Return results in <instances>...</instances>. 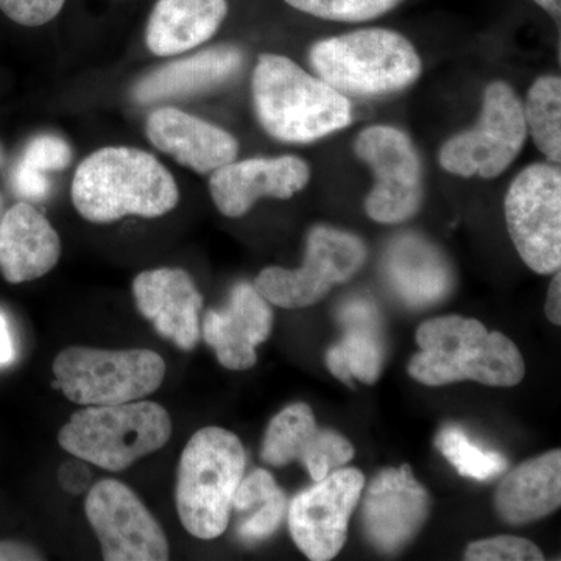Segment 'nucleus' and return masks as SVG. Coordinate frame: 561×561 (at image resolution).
Wrapping results in <instances>:
<instances>
[{
  "label": "nucleus",
  "instance_id": "nucleus-6",
  "mask_svg": "<svg viewBox=\"0 0 561 561\" xmlns=\"http://www.w3.org/2000/svg\"><path fill=\"white\" fill-rule=\"evenodd\" d=\"M172 430L171 415L158 402L84 405L61 427L58 443L76 459L116 472L164 448Z\"/></svg>",
  "mask_w": 561,
  "mask_h": 561
},
{
  "label": "nucleus",
  "instance_id": "nucleus-31",
  "mask_svg": "<svg viewBox=\"0 0 561 561\" xmlns=\"http://www.w3.org/2000/svg\"><path fill=\"white\" fill-rule=\"evenodd\" d=\"M72 161V150L65 139L54 135H41L25 147L21 162L35 171L47 173L62 171Z\"/></svg>",
  "mask_w": 561,
  "mask_h": 561
},
{
  "label": "nucleus",
  "instance_id": "nucleus-29",
  "mask_svg": "<svg viewBox=\"0 0 561 561\" xmlns=\"http://www.w3.org/2000/svg\"><path fill=\"white\" fill-rule=\"evenodd\" d=\"M295 10L320 20L365 22L397 9L402 0H286Z\"/></svg>",
  "mask_w": 561,
  "mask_h": 561
},
{
  "label": "nucleus",
  "instance_id": "nucleus-30",
  "mask_svg": "<svg viewBox=\"0 0 561 561\" xmlns=\"http://www.w3.org/2000/svg\"><path fill=\"white\" fill-rule=\"evenodd\" d=\"M470 561H541L545 556L537 545L519 537H494L471 542L465 552Z\"/></svg>",
  "mask_w": 561,
  "mask_h": 561
},
{
  "label": "nucleus",
  "instance_id": "nucleus-27",
  "mask_svg": "<svg viewBox=\"0 0 561 561\" xmlns=\"http://www.w3.org/2000/svg\"><path fill=\"white\" fill-rule=\"evenodd\" d=\"M527 135L537 149L552 164L561 161V80L559 77H540L523 103Z\"/></svg>",
  "mask_w": 561,
  "mask_h": 561
},
{
  "label": "nucleus",
  "instance_id": "nucleus-38",
  "mask_svg": "<svg viewBox=\"0 0 561 561\" xmlns=\"http://www.w3.org/2000/svg\"><path fill=\"white\" fill-rule=\"evenodd\" d=\"M534 2L541 7L542 10L548 11L552 20L560 24L561 0H534Z\"/></svg>",
  "mask_w": 561,
  "mask_h": 561
},
{
  "label": "nucleus",
  "instance_id": "nucleus-1",
  "mask_svg": "<svg viewBox=\"0 0 561 561\" xmlns=\"http://www.w3.org/2000/svg\"><path fill=\"white\" fill-rule=\"evenodd\" d=\"M180 191L171 172L147 151L106 147L81 162L72 181V203L92 224H113L127 216L171 213Z\"/></svg>",
  "mask_w": 561,
  "mask_h": 561
},
{
  "label": "nucleus",
  "instance_id": "nucleus-4",
  "mask_svg": "<svg viewBox=\"0 0 561 561\" xmlns=\"http://www.w3.org/2000/svg\"><path fill=\"white\" fill-rule=\"evenodd\" d=\"M245 467V448L231 431L209 426L192 435L181 453L175 485L176 513L187 534L198 540L225 534Z\"/></svg>",
  "mask_w": 561,
  "mask_h": 561
},
{
  "label": "nucleus",
  "instance_id": "nucleus-23",
  "mask_svg": "<svg viewBox=\"0 0 561 561\" xmlns=\"http://www.w3.org/2000/svg\"><path fill=\"white\" fill-rule=\"evenodd\" d=\"M391 289L413 308L443 300L453 287V275L440 251L419 236H401L386 254Z\"/></svg>",
  "mask_w": 561,
  "mask_h": 561
},
{
  "label": "nucleus",
  "instance_id": "nucleus-16",
  "mask_svg": "<svg viewBox=\"0 0 561 561\" xmlns=\"http://www.w3.org/2000/svg\"><path fill=\"white\" fill-rule=\"evenodd\" d=\"M311 179L308 162L297 157L253 158L232 161L213 172L209 192L224 216L242 217L261 198L287 201L305 190Z\"/></svg>",
  "mask_w": 561,
  "mask_h": 561
},
{
  "label": "nucleus",
  "instance_id": "nucleus-2",
  "mask_svg": "<svg viewBox=\"0 0 561 561\" xmlns=\"http://www.w3.org/2000/svg\"><path fill=\"white\" fill-rule=\"evenodd\" d=\"M416 343L420 351L409 362V375L424 386L474 381L513 387L526 375L518 346L476 319L446 316L424 321Z\"/></svg>",
  "mask_w": 561,
  "mask_h": 561
},
{
  "label": "nucleus",
  "instance_id": "nucleus-10",
  "mask_svg": "<svg viewBox=\"0 0 561 561\" xmlns=\"http://www.w3.org/2000/svg\"><path fill=\"white\" fill-rule=\"evenodd\" d=\"M505 221L524 264L540 275L561 265L560 164L538 162L524 169L505 195Z\"/></svg>",
  "mask_w": 561,
  "mask_h": 561
},
{
  "label": "nucleus",
  "instance_id": "nucleus-33",
  "mask_svg": "<svg viewBox=\"0 0 561 561\" xmlns=\"http://www.w3.org/2000/svg\"><path fill=\"white\" fill-rule=\"evenodd\" d=\"M11 186L20 197L31 202L44 201L50 190L46 173L35 171L21 161L18 162L13 175H11Z\"/></svg>",
  "mask_w": 561,
  "mask_h": 561
},
{
  "label": "nucleus",
  "instance_id": "nucleus-37",
  "mask_svg": "<svg viewBox=\"0 0 561 561\" xmlns=\"http://www.w3.org/2000/svg\"><path fill=\"white\" fill-rule=\"evenodd\" d=\"M14 360V343L11 337L9 321L0 313V367H9Z\"/></svg>",
  "mask_w": 561,
  "mask_h": 561
},
{
  "label": "nucleus",
  "instance_id": "nucleus-35",
  "mask_svg": "<svg viewBox=\"0 0 561 561\" xmlns=\"http://www.w3.org/2000/svg\"><path fill=\"white\" fill-rule=\"evenodd\" d=\"M43 553L20 541H0V561H38Z\"/></svg>",
  "mask_w": 561,
  "mask_h": 561
},
{
  "label": "nucleus",
  "instance_id": "nucleus-11",
  "mask_svg": "<svg viewBox=\"0 0 561 561\" xmlns=\"http://www.w3.org/2000/svg\"><path fill=\"white\" fill-rule=\"evenodd\" d=\"M354 153L375 176L365 201L368 217L386 225L412 219L423 202V172L411 138L400 128L375 125L359 133Z\"/></svg>",
  "mask_w": 561,
  "mask_h": 561
},
{
  "label": "nucleus",
  "instance_id": "nucleus-22",
  "mask_svg": "<svg viewBox=\"0 0 561 561\" xmlns=\"http://www.w3.org/2000/svg\"><path fill=\"white\" fill-rule=\"evenodd\" d=\"M560 505V449L524 461L508 472L494 496L497 515L511 526L538 522L559 511Z\"/></svg>",
  "mask_w": 561,
  "mask_h": 561
},
{
  "label": "nucleus",
  "instance_id": "nucleus-14",
  "mask_svg": "<svg viewBox=\"0 0 561 561\" xmlns=\"http://www.w3.org/2000/svg\"><path fill=\"white\" fill-rule=\"evenodd\" d=\"M362 494L365 537L379 552L401 551L430 516V493L413 478L409 465L379 472Z\"/></svg>",
  "mask_w": 561,
  "mask_h": 561
},
{
  "label": "nucleus",
  "instance_id": "nucleus-18",
  "mask_svg": "<svg viewBox=\"0 0 561 561\" xmlns=\"http://www.w3.org/2000/svg\"><path fill=\"white\" fill-rule=\"evenodd\" d=\"M271 302L249 283L232 289L220 311L210 309L202 321V337L228 370H249L256 364V348L271 337Z\"/></svg>",
  "mask_w": 561,
  "mask_h": 561
},
{
  "label": "nucleus",
  "instance_id": "nucleus-32",
  "mask_svg": "<svg viewBox=\"0 0 561 561\" xmlns=\"http://www.w3.org/2000/svg\"><path fill=\"white\" fill-rule=\"evenodd\" d=\"M66 0H0V10L16 24L39 27L58 16Z\"/></svg>",
  "mask_w": 561,
  "mask_h": 561
},
{
  "label": "nucleus",
  "instance_id": "nucleus-34",
  "mask_svg": "<svg viewBox=\"0 0 561 561\" xmlns=\"http://www.w3.org/2000/svg\"><path fill=\"white\" fill-rule=\"evenodd\" d=\"M57 478L61 489L72 496H80L91 489L92 472L84 460L65 461L58 470Z\"/></svg>",
  "mask_w": 561,
  "mask_h": 561
},
{
  "label": "nucleus",
  "instance_id": "nucleus-7",
  "mask_svg": "<svg viewBox=\"0 0 561 561\" xmlns=\"http://www.w3.org/2000/svg\"><path fill=\"white\" fill-rule=\"evenodd\" d=\"M55 379L62 394L79 405L139 401L164 382L165 362L151 350H99L69 346L55 357Z\"/></svg>",
  "mask_w": 561,
  "mask_h": 561
},
{
  "label": "nucleus",
  "instance_id": "nucleus-36",
  "mask_svg": "<svg viewBox=\"0 0 561 561\" xmlns=\"http://www.w3.org/2000/svg\"><path fill=\"white\" fill-rule=\"evenodd\" d=\"M551 286H549L548 298H546V316L551 323L561 324V275L560 271L553 273Z\"/></svg>",
  "mask_w": 561,
  "mask_h": 561
},
{
  "label": "nucleus",
  "instance_id": "nucleus-24",
  "mask_svg": "<svg viewBox=\"0 0 561 561\" xmlns=\"http://www.w3.org/2000/svg\"><path fill=\"white\" fill-rule=\"evenodd\" d=\"M228 14V0H158L146 41L158 57L184 54L213 38Z\"/></svg>",
  "mask_w": 561,
  "mask_h": 561
},
{
  "label": "nucleus",
  "instance_id": "nucleus-8",
  "mask_svg": "<svg viewBox=\"0 0 561 561\" xmlns=\"http://www.w3.org/2000/svg\"><path fill=\"white\" fill-rule=\"evenodd\" d=\"M526 139L522 99L511 84L493 81L483 92L478 124L446 140L438 160L446 172L461 179L493 180L511 168Z\"/></svg>",
  "mask_w": 561,
  "mask_h": 561
},
{
  "label": "nucleus",
  "instance_id": "nucleus-25",
  "mask_svg": "<svg viewBox=\"0 0 561 561\" xmlns=\"http://www.w3.org/2000/svg\"><path fill=\"white\" fill-rule=\"evenodd\" d=\"M341 321L345 334L337 345L328 350V368L348 386H353V379L375 383L381 376L383 362L381 321L375 305L367 300L351 301L342 308Z\"/></svg>",
  "mask_w": 561,
  "mask_h": 561
},
{
  "label": "nucleus",
  "instance_id": "nucleus-13",
  "mask_svg": "<svg viewBox=\"0 0 561 561\" xmlns=\"http://www.w3.org/2000/svg\"><path fill=\"white\" fill-rule=\"evenodd\" d=\"M364 489L365 476L356 468H346L330 472L291 500L290 535L309 560L328 561L339 556Z\"/></svg>",
  "mask_w": 561,
  "mask_h": 561
},
{
  "label": "nucleus",
  "instance_id": "nucleus-39",
  "mask_svg": "<svg viewBox=\"0 0 561 561\" xmlns=\"http://www.w3.org/2000/svg\"><path fill=\"white\" fill-rule=\"evenodd\" d=\"M2 216H3V201H2V197H0V220H2Z\"/></svg>",
  "mask_w": 561,
  "mask_h": 561
},
{
  "label": "nucleus",
  "instance_id": "nucleus-12",
  "mask_svg": "<svg viewBox=\"0 0 561 561\" xmlns=\"http://www.w3.org/2000/svg\"><path fill=\"white\" fill-rule=\"evenodd\" d=\"M88 523L106 561L169 560L168 537L138 494L119 481L103 479L88 490Z\"/></svg>",
  "mask_w": 561,
  "mask_h": 561
},
{
  "label": "nucleus",
  "instance_id": "nucleus-21",
  "mask_svg": "<svg viewBox=\"0 0 561 561\" xmlns=\"http://www.w3.org/2000/svg\"><path fill=\"white\" fill-rule=\"evenodd\" d=\"M243 54L234 46L210 47L184 60L153 70L133 90L136 102L171 101L201 94L234 79L241 72Z\"/></svg>",
  "mask_w": 561,
  "mask_h": 561
},
{
  "label": "nucleus",
  "instance_id": "nucleus-20",
  "mask_svg": "<svg viewBox=\"0 0 561 561\" xmlns=\"http://www.w3.org/2000/svg\"><path fill=\"white\" fill-rule=\"evenodd\" d=\"M61 241L50 221L31 203H16L0 220V273L10 284L38 279L54 271Z\"/></svg>",
  "mask_w": 561,
  "mask_h": 561
},
{
  "label": "nucleus",
  "instance_id": "nucleus-19",
  "mask_svg": "<svg viewBox=\"0 0 561 561\" xmlns=\"http://www.w3.org/2000/svg\"><path fill=\"white\" fill-rule=\"evenodd\" d=\"M146 131L158 150L197 173H213L238 158L234 136L172 106L153 111Z\"/></svg>",
  "mask_w": 561,
  "mask_h": 561
},
{
  "label": "nucleus",
  "instance_id": "nucleus-40",
  "mask_svg": "<svg viewBox=\"0 0 561 561\" xmlns=\"http://www.w3.org/2000/svg\"><path fill=\"white\" fill-rule=\"evenodd\" d=\"M3 161V150L2 147H0V164H2Z\"/></svg>",
  "mask_w": 561,
  "mask_h": 561
},
{
  "label": "nucleus",
  "instance_id": "nucleus-17",
  "mask_svg": "<svg viewBox=\"0 0 561 561\" xmlns=\"http://www.w3.org/2000/svg\"><path fill=\"white\" fill-rule=\"evenodd\" d=\"M133 297L144 319L162 339L180 350L191 351L202 337L203 297L183 268H154L133 280Z\"/></svg>",
  "mask_w": 561,
  "mask_h": 561
},
{
  "label": "nucleus",
  "instance_id": "nucleus-3",
  "mask_svg": "<svg viewBox=\"0 0 561 561\" xmlns=\"http://www.w3.org/2000/svg\"><path fill=\"white\" fill-rule=\"evenodd\" d=\"M251 90L261 127L280 142H316L353 121L348 98L283 55H261Z\"/></svg>",
  "mask_w": 561,
  "mask_h": 561
},
{
  "label": "nucleus",
  "instance_id": "nucleus-15",
  "mask_svg": "<svg viewBox=\"0 0 561 561\" xmlns=\"http://www.w3.org/2000/svg\"><path fill=\"white\" fill-rule=\"evenodd\" d=\"M353 457V445L337 432L319 430L312 409L302 402L287 405L271 421L261 448L264 463L286 467L300 461L316 482Z\"/></svg>",
  "mask_w": 561,
  "mask_h": 561
},
{
  "label": "nucleus",
  "instance_id": "nucleus-28",
  "mask_svg": "<svg viewBox=\"0 0 561 561\" xmlns=\"http://www.w3.org/2000/svg\"><path fill=\"white\" fill-rule=\"evenodd\" d=\"M435 445L463 478L489 481L507 468V460L501 454L485 451L457 426L445 427Z\"/></svg>",
  "mask_w": 561,
  "mask_h": 561
},
{
  "label": "nucleus",
  "instance_id": "nucleus-9",
  "mask_svg": "<svg viewBox=\"0 0 561 561\" xmlns=\"http://www.w3.org/2000/svg\"><path fill=\"white\" fill-rule=\"evenodd\" d=\"M367 260V247L357 236L337 228L316 227L308 236L305 262L298 268L267 267L253 286L271 305L309 308L331 289L346 283Z\"/></svg>",
  "mask_w": 561,
  "mask_h": 561
},
{
  "label": "nucleus",
  "instance_id": "nucleus-5",
  "mask_svg": "<svg viewBox=\"0 0 561 561\" xmlns=\"http://www.w3.org/2000/svg\"><path fill=\"white\" fill-rule=\"evenodd\" d=\"M317 77L345 98H386L420 79L421 58L411 41L387 28H364L313 44Z\"/></svg>",
  "mask_w": 561,
  "mask_h": 561
},
{
  "label": "nucleus",
  "instance_id": "nucleus-26",
  "mask_svg": "<svg viewBox=\"0 0 561 561\" xmlns=\"http://www.w3.org/2000/svg\"><path fill=\"white\" fill-rule=\"evenodd\" d=\"M236 534L245 545L268 540L279 529L287 500L271 472L256 470L242 479L232 500Z\"/></svg>",
  "mask_w": 561,
  "mask_h": 561
}]
</instances>
